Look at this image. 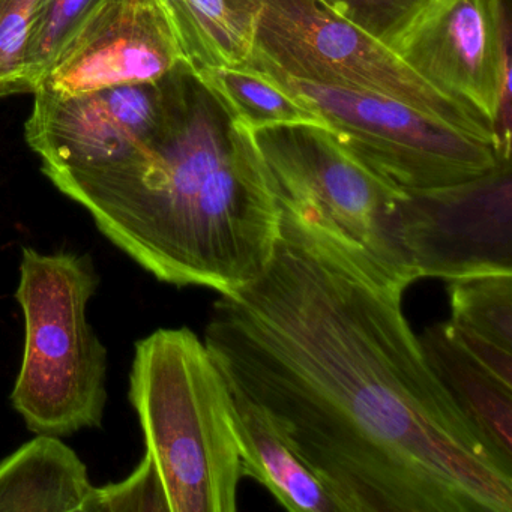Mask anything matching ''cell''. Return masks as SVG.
Returning <instances> with one entry per match:
<instances>
[{
  "instance_id": "6da1fadb",
  "label": "cell",
  "mask_w": 512,
  "mask_h": 512,
  "mask_svg": "<svg viewBox=\"0 0 512 512\" xmlns=\"http://www.w3.org/2000/svg\"><path fill=\"white\" fill-rule=\"evenodd\" d=\"M401 301L280 229L265 271L215 302L205 344L340 512H512V470L431 370Z\"/></svg>"
},
{
  "instance_id": "7a4b0ae2",
  "label": "cell",
  "mask_w": 512,
  "mask_h": 512,
  "mask_svg": "<svg viewBox=\"0 0 512 512\" xmlns=\"http://www.w3.org/2000/svg\"><path fill=\"white\" fill-rule=\"evenodd\" d=\"M161 85L163 122L136 157L49 179L157 280L230 295L268 266L280 211L247 127L220 95L184 61Z\"/></svg>"
},
{
  "instance_id": "3957f363",
  "label": "cell",
  "mask_w": 512,
  "mask_h": 512,
  "mask_svg": "<svg viewBox=\"0 0 512 512\" xmlns=\"http://www.w3.org/2000/svg\"><path fill=\"white\" fill-rule=\"evenodd\" d=\"M280 211V229L367 283L401 293L418 280L401 244L406 194L350 157L320 122L247 128Z\"/></svg>"
},
{
  "instance_id": "277c9868",
  "label": "cell",
  "mask_w": 512,
  "mask_h": 512,
  "mask_svg": "<svg viewBox=\"0 0 512 512\" xmlns=\"http://www.w3.org/2000/svg\"><path fill=\"white\" fill-rule=\"evenodd\" d=\"M128 398L170 512H235L242 467L229 383L205 341L188 328L137 341Z\"/></svg>"
},
{
  "instance_id": "5b68a950",
  "label": "cell",
  "mask_w": 512,
  "mask_h": 512,
  "mask_svg": "<svg viewBox=\"0 0 512 512\" xmlns=\"http://www.w3.org/2000/svg\"><path fill=\"white\" fill-rule=\"evenodd\" d=\"M100 274L89 254L22 250L16 301L25 346L11 404L35 434L100 428L107 404V349L88 320Z\"/></svg>"
},
{
  "instance_id": "8992f818",
  "label": "cell",
  "mask_w": 512,
  "mask_h": 512,
  "mask_svg": "<svg viewBox=\"0 0 512 512\" xmlns=\"http://www.w3.org/2000/svg\"><path fill=\"white\" fill-rule=\"evenodd\" d=\"M319 118L335 142L403 194L430 193L482 178L511 160L497 143L388 95L317 85L254 68Z\"/></svg>"
},
{
  "instance_id": "52a82bcc",
  "label": "cell",
  "mask_w": 512,
  "mask_h": 512,
  "mask_svg": "<svg viewBox=\"0 0 512 512\" xmlns=\"http://www.w3.org/2000/svg\"><path fill=\"white\" fill-rule=\"evenodd\" d=\"M256 10L248 70L266 68L317 85L388 95L499 146L490 124L413 73L319 0H250ZM502 151V149H500Z\"/></svg>"
},
{
  "instance_id": "ba28073f",
  "label": "cell",
  "mask_w": 512,
  "mask_h": 512,
  "mask_svg": "<svg viewBox=\"0 0 512 512\" xmlns=\"http://www.w3.org/2000/svg\"><path fill=\"white\" fill-rule=\"evenodd\" d=\"M508 0H439L395 49L440 94L491 125L511 157Z\"/></svg>"
},
{
  "instance_id": "9c48e42d",
  "label": "cell",
  "mask_w": 512,
  "mask_h": 512,
  "mask_svg": "<svg viewBox=\"0 0 512 512\" xmlns=\"http://www.w3.org/2000/svg\"><path fill=\"white\" fill-rule=\"evenodd\" d=\"M398 227L418 280L512 272L511 160L466 184L406 194Z\"/></svg>"
},
{
  "instance_id": "30bf717a",
  "label": "cell",
  "mask_w": 512,
  "mask_h": 512,
  "mask_svg": "<svg viewBox=\"0 0 512 512\" xmlns=\"http://www.w3.org/2000/svg\"><path fill=\"white\" fill-rule=\"evenodd\" d=\"M26 142L49 178L109 169L136 157L160 130L161 80L77 95L35 92Z\"/></svg>"
},
{
  "instance_id": "8fae6325",
  "label": "cell",
  "mask_w": 512,
  "mask_h": 512,
  "mask_svg": "<svg viewBox=\"0 0 512 512\" xmlns=\"http://www.w3.org/2000/svg\"><path fill=\"white\" fill-rule=\"evenodd\" d=\"M179 62L181 50L161 0H103L56 56L37 91L77 95L155 83Z\"/></svg>"
},
{
  "instance_id": "7c38bea8",
  "label": "cell",
  "mask_w": 512,
  "mask_h": 512,
  "mask_svg": "<svg viewBox=\"0 0 512 512\" xmlns=\"http://www.w3.org/2000/svg\"><path fill=\"white\" fill-rule=\"evenodd\" d=\"M229 389L242 475L268 488L289 511L340 512L325 485L293 451L272 419L236 386L229 383Z\"/></svg>"
},
{
  "instance_id": "4fadbf2b",
  "label": "cell",
  "mask_w": 512,
  "mask_h": 512,
  "mask_svg": "<svg viewBox=\"0 0 512 512\" xmlns=\"http://www.w3.org/2000/svg\"><path fill=\"white\" fill-rule=\"evenodd\" d=\"M425 358L488 448L512 470V386L476 362L445 323L425 329L419 337Z\"/></svg>"
},
{
  "instance_id": "5bb4252c",
  "label": "cell",
  "mask_w": 512,
  "mask_h": 512,
  "mask_svg": "<svg viewBox=\"0 0 512 512\" xmlns=\"http://www.w3.org/2000/svg\"><path fill=\"white\" fill-rule=\"evenodd\" d=\"M92 487L61 437L37 434L0 461V512H82Z\"/></svg>"
},
{
  "instance_id": "9a60e30c",
  "label": "cell",
  "mask_w": 512,
  "mask_h": 512,
  "mask_svg": "<svg viewBox=\"0 0 512 512\" xmlns=\"http://www.w3.org/2000/svg\"><path fill=\"white\" fill-rule=\"evenodd\" d=\"M182 61L196 73L247 68L253 58L256 10L250 0H161Z\"/></svg>"
},
{
  "instance_id": "2e32d148",
  "label": "cell",
  "mask_w": 512,
  "mask_h": 512,
  "mask_svg": "<svg viewBox=\"0 0 512 512\" xmlns=\"http://www.w3.org/2000/svg\"><path fill=\"white\" fill-rule=\"evenodd\" d=\"M197 74L220 95L232 115L250 130L296 122H320L289 92L259 71L214 68Z\"/></svg>"
},
{
  "instance_id": "e0dca14e",
  "label": "cell",
  "mask_w": 512,
  "mask_h": 512,
  "mask_svg": "<svg viewBox=\"0 0 512 512\" xmlns=\"http://www.w3.org/2000/svg\"><path fill=\"white\" fill-rule=\"evenodd\" d=\"M449 322L512 352V272L451 280Z\"/></svg>"
},
{
  "instance_id": "ac0fdd59",
  "label": "cell",
  "mask_w": 512,
  "mask_h": 512,
  "mask_svg": "<svg viewBox=\"0 0 512 512\" xmlns=\"http://www.w3.org/2000/svg\"><path fill=\"white\" fill-rule=\"evenodd\" d=\"M323 7L395 52L439 0H319Z\"/></svg>"
},
{
  "instance_id": "d6986e66",
  "label": "cell",
  "mask_w": 512,
  "mask_h": 512,
  "mask_svg": "<svg viewBox=\"0 0 512 512\" xmlns=\"http://www.w3.org/2000/svg\"><path fill=\"white\" fill-rule=\"evenodd\" d=\"M103 0H43L35 17L28 49L32 94L56 56Z\"/></svg>"
},
{
  "instance_id": "ffe728a7",
  "label": "cell",
  "mask_w": 512,
  "mask_h": 512,
  "mask_svg": "<svg viewBox=\"0 0 512 512\" xmlns=\"http://www.w3.org/2000/svg\"><path fill=\"white\" fill-rule=\"evenodd\" d=\"M43 0H0V98L32 94L28 49Z\"/></svg>"
},
{
  "instance_id": "44dd1931",
  "label": "cell",
  "mask_w": 512,
  "mask_h": 512,
  "mask_svg": "<svg viewBox=\"0 0 512 512\" xmlns=\"http://www.w3.org/2000/svg\"><path fill=\"white\" fill-rule=\"evenodd\" d=\"M82 512H170L154 458L145 451L137 469L121 482L92 487Z\"/></svg>"
},
{
  "instance_id": "7402d4cb",
  "label": "cell",
  "mask_w": 512,
  "mask_h": 512,
  "mask_svg": "<svg viewBox=\"0 0 512 512\" xmlns=\"http://www.w3.org/2000/svg\"><path fill=\"white\" fill-rule=\"evenodd\" d=\"M449 335L475 359L476 362L487 368L497 379L512 386V352L491 343L487 338L469 329L460 328L446 322Z\"/></svg>"
}]
</instances>
